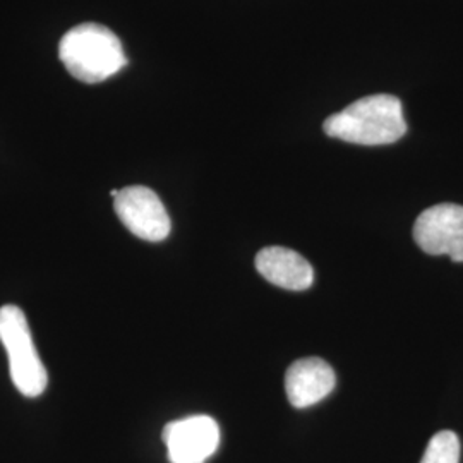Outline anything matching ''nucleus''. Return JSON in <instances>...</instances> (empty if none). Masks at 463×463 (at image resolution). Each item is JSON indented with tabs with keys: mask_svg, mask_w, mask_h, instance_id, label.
I'll list each match as a JSON object with an SVG mask.
<instances>
[{
	"mask_svg": "<svg viewBox=\"0 0 463 463\" xmlns=\"http://www.w3.org/2000/svg\"><path fill=\"white\" fill-rule=\"evenodd\" d=\"M114 208L122 225L136 237L160 242L170 233V216L162 199L145 185H129L120 189L114 198Z\"/></svg>",
	"mask_w": 463,
	"mask_h": 463,
	"instance_id": "4",
	"label": "nucleus"
},
{
	"mask_svg": "<svg viewBox=\"0 0 463 463\" xmlns=\"http://www.w3.org/2000/svg\"><path fill=\"white\" fill-rule=\"evenodd\" d=\"M0 342L7 352L11 380L17 392L28 398L40 397L47 388L49 374L34 347L28 319L14 304L0 307Z\"/></svg>",
	"mask_w": 463,
	"mask_h": 463,
	"instance_id": "3",
	"label": "nucleus"
},
{
	"mask_svg": "<svg viewBox=\"0 0 463 463\" xmlns=\"http://www.w3.org/2000/svg\"><path fill=\"white\" fill-rule=\"evenodd\" d=\"M256 269L265 280L287 290H306L315 281L309 261L296 250L280 246L261 249L256 256Z\"/></svg>",
	"mask_w": 463,
	"mask_h": 463,
	"instance_id": "8",
	"label": "nucleus"
},
{
	"mask_svg": "<svg viewBox=\"0 0 463 463\" xmlns=\"http://www.w3.org/2000/svg\"><path fill=\"white\" fill-rule=\"evenodd\" d=\"M170 463H204L220 447V428L210 415L168 422L162 432Z\"/></svg>",
	"mask_w": 463,
	"mask_h": 463,
	"instance_id": "6",
	"label": "nucleus"
},
{
	"mask_svg": "<svg viewBox=\"0 0 463 463\" xmlns=\"http://www.w3.org/2000/svg\"><path fill=\"white\" fill-rule=\"evenodd\" d=\"M417 246L430 256L447 254L463 261V206L443 203L430 206L415 220Z\"/></svg>",
	"mask_w": 463,
	"mask_h": 463,
	"instance_id": "5",
	"label": "nucleus"
},
{
	"mask_svg": "<svg viewBox=\"0 0 463 463\" xmlns=\"http://www.w3.org/2000/svg\"><path fill=\"white\" fill-rule=\"evenodd\" d=\"M460 462V439L453 430H441L430 438L420 463Z\"/></svg>",
	"mask_w": 463,
	"mask_h": 463,
	"instance_id": "9",
	"label": "nucleus"
},
{
	"mask_svg": "<svg viewBox=\"0 0 463 463\" xmlns=\"http://www.w3.org/2000/svg\"><path fill=\"white\" fill-rule=\"evenodd\" d=\"M331 365L319 357L298 359L287 369L285 392L292 407L307 409L328 397L335 388Z\"/></svg>",
	"mask_w": 463,
	"mask_h": 463,
	"instance_id": "7",
	"label": "nucleus"
},
{
	"mask_svg": "<svg viewBox=\"0 0 463 463\" xmlns=\"http://www.w3.org/2000/svg\"><path fill=\"white\" fill-rule=\"evenodd\" d=\"M59 57L76 80L88 84L101 83L128 64L117 34L97 23L69 30L61 40Z\"/></svg>",
	"mask_w": 463,
	"mask_h": 463,
	"instance_id": "2",
	"label": "nucleus"
},
{
	"mask_svg": "<svg viewBox=\"0 0 463 463\" xmlns=\"http://www.w3.org/2000/svg\"><path fill=\"white\" fill-rule=\"evenodd\" d=\"M325 133L335 139L363 146L397 143L407 133L402 101L393 95L357 99L325 120Z\"/></svg>",
	"mask_w": 463,
	"mask_h": 463,
	"instance_id": "1",
	"label": "nucleus"
}]
</instances>
